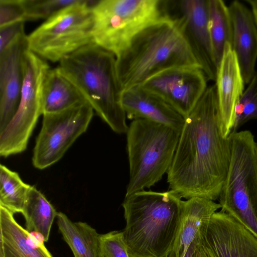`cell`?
Listing matches in <instances>:
<instances>
[{
    "label": "cell",
    "mask_w": 257,
    "mask_h": 257,
    "mask_svg": "<svg viewBox=\"0 0 257 257\" xmlns=\"http://www.w3.org/2000/svg\"><path fill=\"white\" fill-rule=\"evenodd\" d=\"M230 138L223 135L215 84L207 87L184 118L167 172L170 190L181 199L219 198L229 169Z\"/></svg>",
    "instance_id": "cell-1"
},
{
    "label": "cell",
    "mask_w": 257,
    "mask_h": 257,
    "mask_svg": "<svg viewBox=\"0 0 257 257\" xmlns=\"http://www.w3.org/2000/svg\"><path fill=\"white\" fill-rule=\"evenodd\" d=\"M121 231L130 257H168L179 233L184 200L171 190L125 196Z\"/></svg>",
    "instance_id": "cell-2"
},
{
    "label": "cell",
    "mask_w": 257,
    "mask_h": 257,
    "mask_svg": "<svg viewBox=\"0 0 257 257\" xmlns=\"http://www.w3.org/2000/svg\"><path fill=\"white\" fill-rule=\"evenodd\" d=\"M116 66L122 89L142 85L155 75L173 68H200L172 16L140 32L116 57Z\"/></svg>",
    "instance_id": "cell-3"
},
{
    "label": "cell",
    "mask_w": 257,
    "mask_h": 257,
    "mask_svg": "<svg viewBox=\"0 0 257 257\" xmlns=\"http://www.w3.org/2000/svg\"><path fill=\"white\" fill-rule=\"evenodd\" d=\"M115 133L127 132L116 56L94 43L64 57L57 67Z\"/></svg>",
    "instance_id": "cell-4"
},
{
    "label": "cell",
    "mask_w": 257,
    "mask_h": 257,
    "mask_svg": "<svg viewBox=\"0 0 257 257\" xmlns=\"http://www.w3.org/2000/svg\"><path fill=\"white\" fill-rule=\"evenodd\" d=\"M180 133L149 120L132 121L126 133L130 177L125 196L150 188L162 179L173 161Z\"/></svg>",
    "instance_id": "cell-5"
},
{
    "label": "cell",
    "mask_w": 257,
    "mask_h": 257,
    "mask_svg": "<svg viewBox=\"0 0 257 257\" xmlns=\"http://www.w3.org/2000/svg\"><path fill=\"white\" fill-rule=\"evenodd\" d=\"M94 43L116 57L148 26L171 17L170 1L96 0Z\"/></svg>",
    "instance_id": "cell-6"
},
{
    "label": "cell",
    "mask_w": 257,
    "mask_h": 257,
    "mask_svg": "<svg viewBox=\"0 0 257 257\" xmlns=\"http://www.w3.org/2000/svg\"><path fill=\"white\" fill-rule=\"evenodd\" d=\"M229 138L230 164L218 198L221 211L257 238V144L249 131Z\"/></svg>",
    "instance_id": "cell-7"
},
{
    "label": "cell",
    "mask_w": 257,
    "mask_h": 257,
    "mask_svg": "<svg viewBox=\"0 0 257 257\" xmlns=\"http://www.w3.org/2000/svg\"><path fill=\"white\" fill-rule=\"evenodd\" d=\"M96 0H79L46 20L27 35L29 51L46 61L64 57L94 43L92 8Z\"/></svg>",
    "instance_id": "cell-8"
},
{
    "label": "cell",
    "mask_w": 257,
    "mask_h": 257,
    "mask_svg": "<svg viewBox=\"0 0 257 257\" xmlns=\"http://www.w3.org/2000/svg\"><path fill=\"white\" fill-rule=\"evenodd\" d=\"M47 61L29 50L24 62V77L16 113L0 133V155L7 158L26 150L42 112V89L50 68Z\"/></svg>",
    "instance_id": "cell-9"
},
{
    "label": "cell",
    "mask_w": 257,
    "mask_h": 257,
    "mask_svg": "<svg viewBox=\"0 0 257 257\" xmlns=\"http://www.w3.org/2000/svg\"><path fill=\"white\" fill-rule=\"evenodd\" d=\"M93 112L86 101L61 111L43 114L42 127L33 150L34 166L44 169L61 159L86 132Z\"/></svg>",
    "instance_id": "cell-10"
},
{
    "label": "cell",
    "mask_w": 257,
    "mask_h": 257,
    "mask_svg": "<svg viewBox=\"0 0 257 257\" xmlns=\"http://www.w3.org/2000/svg\"><path fill=\"white\" fill-rule=\"evenodd\" d=\"M207 81L200 68L182 66L160 72L140 85L159 96L185 118L206 90Z\"/></svg>",
    "instance_id": "cell-11"
},
{
    "label": "cell",
    "mask_w": 257,
    "mask_h": 257,
    "mask_svg": "<svg viewBox=\"0 0 257 257\" xmlns=\"http://www.w3.org/2000/svg\"><path fill=\"white\" fill-rule=\"evenodd\" d=\"M173 14L207 80L215 81L218 66L212 51L208 27V0L173 1Z\"/></svg>",
    "instance_id": "cell-12"
},
{
    "label": "cell",
    "mask_w": 257,
    "mask_h": 257,
    "mask_svg": "<svg viewBox=\"0 0 257 257\" xmlns=\"http://www.w3.org/2000/svg\"><path fill=\"white\" fill-rule=\"evenodd\" d=\"M201 232L216 257H257V238L222 211L212 215Z\"/></svg>",
    "instance_id": "cell-13"
},
{
    "label": "cell",
    "mask_w": 257,
    "mask_h": 257,
    "mask_svg": "<svg viewBox=\"0 0 257 257\" xmlns=\"http://www.w3.org/2000/svg\"><path fill=\"white\" fill-rule=\"evenodd\" d=\"M28 50L25 33L0 53V133L18 109L24 77L25 56Z\"/></svg>",
    "instance_id": "cell-14"
},
{
    "label": "cell",
    "mask_w": 257,
    "mask_h": 257,
    "mask_svg": "<svg viewBox=\"0 0 257 257\" xmlns=\"http://www.w3.org/2000/svg\"><path fill=\"white\" fill-rule=\"evenodd\" d=\"M232 27L230 45L245 84L254 75L257 60V26L251 9L239 1L228 6Z\"/></svg>",
    "instance_id": "cell-15"
},
{
    "label": "cell",
    "mask_w": 257,
    "mask_h": 257,
    "mask_svg": "<svg viewBox=\"0 0 257 257\" xmlns=\"http://www.w3.org/2000/svg\"><path fill=\"white\" fill-rule=\"evenodd\" d=\"M215 81L222 131L224 137L228 138L232 132L235 108L245 85L236 55L229 43L225 45Z\"/></svg>",
    "instance_id": "cell-16"
},
{
    "label": "cell",
    "mask_w": 257,
    "mask_h": 257,
    "mask_svg": "<svg viewBox=\"0 0 257 257\" xmlns=\"http://www.w3.org/2000/svg\"><path fill=\"white\" fill-rule=\"evenodd\" d=\"M121 104L130 119H145L181 132L184 118L157 95L137 85L123 89Z\"/></svg>",
    "instance_id": "cell-17"
},
{
    "label": "cell",
    "mask_w": 257,
    "mask_h": 257,
    "mask_svg": "<svg viewBox=\"0 0 257 257\" xmlns=\"http://www.w3.org/2000/svg\"><path fill=\"white\" fill-rule=\"evenodd\" d=\"M44 242L41 234L27 231L0 206V257H53Z\"/></svg>",
    "instance_id": "cell-18"
},
{
    "label": "cell",
    "mask_w": 257,
    "mask_h": 257,
    "mask_svg": "<svg viewBox=\"0 0 257 257\" xmlns=\"http://www.w3.org/2000/svg\"><path fill=\"white\" fill-rule=\"evenodd\" d=\"M220 208L219 203L203 198L184 200L181 225L168 257H185L192 242L201 234L203 226Z\"/></svg>",
    "instance_id": "cell-19"
},
{
    "label": "cell",
    "mask_w": 257,
    "mask_h": 257,
    "mask_svg": "<svg viewBox=\"0 0 257 257\" xmlns=\"http://www.w3.org/2000/svg\"><path fill=\"white\" fill-rule=\"evenodd\" d=\"M86 101L57 67L48 69L43 85L42 115L61 111Z\"/></svg>",
    "instance_id": "cell-20"
},
{
    "label": "cell",
    "mask_w": 257,
    "mask_h": 257,
    "mask_svg": "<svg viewBox=\"0 0 257 257\" xmlns=\"http://www.w3.org/2000/svg\"><path fill=\"white\" fill-rule=\"evenodd\" d=\"M56 218L59 230L74 257H101V234L95 229L84 222H73L61 212Z\"/></svg>",
    "instance_id": "cell-21"
},
{
    "label": "cell",
    "mask_w": 257,
    "mask_h": 257,
    "mask_svg": "<svg viewBox=\"0 0 257 257\" xmlns=\"http://www.w3.org/2000/svg\"><path fill=\"white\" fill-rule=\"evenodd\" d=\"M58 212L45 195L35 186L29 189L22 214L26 221V229L36 232L48 241L51 227Z\"/></svg>",
    "instance_id": "cell-22"
},
{
    "label": "cell",
    "mask_w": 257,
    "mask_h": 257,
    "mask_svg": "<svg viewBox=\"0 0 257 257\" xmlns=\"http://www.w3.org/2000/svg\"><path fill=\"white\" fill-rule=\"evenodd\" d=\"M208 27L215 61L219 66L225 45L230 44L231 22L228 7L222 0H208Z\"/></svg>",
    "instance_id": "cell-23"
},
{
    "label": "cell",
    "mask_w": 257,
    "mask_h": 257,
    "mask_svg": "<svg viewBox=\"0 0 257 257\" xmlns=\"http://www.w3.org/2000/svg\"><path fill=\"white\" fill-rule=\"evenodd\" d=\"M31 185L23 181L19 174L0 165V206L14 214L22 213Z\"/></svg>",
    "instance_id": "cell-24"
},
{
    "label": "cell",
    "mask_w": 257,
    "mask_h": 257,
    "mask_svg": "<svg viewBox=\"0 0 257 257\" xmlns=\"http://www.w3.org/2000/svg\"><path fill=\"white\" fill-rule=\"evenodd\" d=\"M254 119H257V71L236 105L232 134L237 132L247 121Z\"/></svg>",
    "instance_id": "cell-25"
},
{
    "label": "cell",
    "mask_w": 257,
    "mask_h": 257,
    "mask_svg": "<svg viewBox=\"0 0 257 257\" xmlns=\"http://www.w3.org/2000/svg\"><path fill=\"white\" fill-rule=\"evenodd\" d=\"M79 0H23L25 21L49 19Z\"/></svg>",
    "instance_id": "cell-26"
},
{
    "label": "cell",
    "mask_w": 257,
    "mask_h": 257,
    "mask_svg": "<svg viewBox=\"0 0 257 257\" xmlns=\"http://www.w3.org/2000/svg\"><path fill=\"white\" fill-rule=\"evenodd\" d=\"M101 257H130L121 231L100 235Z\"/></svg>",
    "instance_id": "cell-27"
},
{
    "label": "cell",
    "mask_w": 257,
    "mask_h": 257,
    "mask_svg": "<svg viewBox=\"0 0 257 257\" xmlns=\"http://www.w3.org/2000/svg\"><path fill=\"white\" fill-rule=\"evenodd\" d=\"M23 0H0V27L25 22Z\"/></svg>",
    "instance_id": "cell-28"
},
{
    "label": "cell",
    "mask_w": 257,
    "mask_h": 257,
    "mask_svg": "<svg viewBox=\"0 0 257 257\" xmlns=\"http://www.w3.org/2000/svg\"><path fill=\"white\" fill-rule=\"evenodd\" d=\"M24 23L19 22L0 27V53L19 36L25 33Z\"/></svg>",
    "instance_id": "cell-29"
},
{
    "label": "cell",
    "mask_w": 257,
    "mask_h": 257,
    "mask_svg": "<svg viewBox=\"0 0 257 257\" xmlns=\"http://www.w3.org/2000/svg\"><path fill=\"white\" fill-rule=\"evenodd\" d=\"M191 257H216L209 248L204 243L203 238L197 244Z\"/></svg>",
    "instance_id": "cell-30"
},
{
    "label": "cell",
    "mask_w": 257,
    "mask_h": 257,
    "mask_svg": "<svg viewBox=\"0 0 257 257\" xmlns=\"http://www.w3.org/2000/svg\"><path fill=\"white\" fill-rule=\"evenodd\" d=\"M202 236L201 233L198 235L195 239L192 242L190 246H189L185 257H191L193 251L194 250L197 244L201 241L202 239Z\"/></svg>",
    "instance_id": "cell-31"
},
{
    "label": "cell",
    "mask_w": 257,
    "mask_h": 257,
    "mask_svg": "<svg viewBox=\"0 0 257 257\" xmlns=\"http://www.w3.org/2000/svg\"><path fill=\"white\" fill-rule=\"evenodd\" d=\"M246 2L250 7L257 26V0H247Z\"/></svg>",
    "instance_id": "cell-32"
}]
</instances>
